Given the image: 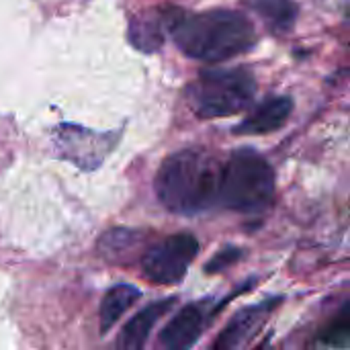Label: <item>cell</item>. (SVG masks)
Instances as JSON below:
<instances>
[{
  "label": "cell",
  "mask_w": 350,
  "mask_h": 350,
  "mask_svg": "<svg viewBox=\"0 0 350 350\" xmlns=\"http://www.w3.org/2000/svg\"><path fill=\"white\" fill-rule=\"evenodd\" d=\"M139 297H142V291L133 285H127V283H119L113 289H109L103 297L100 312H98L100 334H107Z\"/></svg>",
  "instance_id": "8fae6325"
},
{
  "label": "cell",
  "mask_w": 350,
  "mask_h": 350,
  "mask_svg": "<svg viewBox=\"0 0 350 350\" xmlns=\"http://www.w3.org/2000/svg\"><path fill=\"white\" fill-rule=\"evenodd\" d=\"M275 199V170L254 150H238L221 164L219 205L238 213H260Z\"/></svg>",
  "instance_id": "3957f363"
},
{
  "label": "cell",
  "mask_w": 350,
  "mask_h": 350,
  "mask_svg": "<svg viewBox=\"0 0 350 350\" xmlns=\"http://www.w3.org/2000/svg\"><path fill=\"white\" fill-rule=\"evenodd\" d=\"M256 10L273 29H289L295 21V6L291 0H258Z\"/></svg>",
  "instance_id": "5bb4252c"
},
{
  "label": "cell",
  "mask_w": 350,
  "mask_h": 350,
  "mask_svg": "<svg viewBox=\"0 0 350 350\" xmlns=\"http://www.w3.org/2000/svg\"><path fill=\"white\" fill-rule=\"evenodd\" d=\"M142 242H144V236L139 232L117 228V230H109L107 234H103L98 242V252L109 262H127L142 248Z\"/></svg>",
  "instance_id": "7c38bea8"
},
{
  "label": "cell",
  "mask_w": 350,
  "mask_h": 350,
  "mask_svg": "<svg viewBox=\"0 0 350 350\" xmlns=\"http://www.w3.org/2000/svg\"><path fill=\"white\" fill-rule=\"evenodd\" d=\"M293 113V100L289 96H271L256 105L246 119L234 129L238 135H267L279 131Z\"/></svg>",
  "instance_id": "ba28073f"
},
{
  "label": "cell",
  "mask_w": 350,
  "mask_h": 350,
  "mask_svg": "<svg viewBox=\"0 0 350 350\" xmlns=\"http://www.w3.org/2000/svg\"><path fill=\"white\" fill-rule=\"evenodd\" d=\"M199 254V240L193 234L168 236L142 254V273L150 283L176 285Z\"/></svg>",
  "instance_id": "5b68a950"
},
{
  "label": "cell",
  "mask_w": 350,
  "mask_h": 350,
  "mask_svg": "<svg viewBox=\"0 0 350 350\" xmlns=\"http://www.w3.org/2000/svg\"><path fill=\"white\" fill-rule=\"evenodd\" d=\"M170 37L185 55L205 64L230 62L250 51L256 43V31L250 18L228 8L195 14L183 12Z\"/></svg>",
  "instance_id": "7a4b0ae2"
},
{
  "label": "cell",
  "mask_w": 350,
  "mask_h": 350,
  "mask_svg": "<svg viewBox=\"0 0 350 350\" xmlns=\"http://www.w3.org/2000/svg\"><path fill=\"white\" fill-rule=\"evenodd\" d=\"M176 299H160L144 310H139L121 330L119 340H117V350H146V342L150 338V332L158 324L160 318H164L172 308Z\"/></svg>",
  "instance_id": "9c48e42d"
},
{
  "label": "cell",
  "mask_w": 350,
  "mask_h": 350,
  "mask_svg": "<svg viewBox=\"0 0 350 350\" xmlns=\"http://www.w3.org/2000/svg\"><path fill=\"white\" fill-rule=\"evenodd\" d=\"M254 350H271V338H267L262 345H258V347H256Z\"/></svg>",
  "instance_id": "2e32d148"
},
{
  "label": "cell",
  "mask_w": 350,
  "mask_h": 350,
  "mask_svg": "<svg viewBox=\"0 0 350 350\" xmlns=\"http://www.w3.org/2000/svg\"><path fill=\"white\" fill-rule=\"evenodd\" d=\"M240 258V250L238 248H224L221 252H217L207 265H205V273H219L226 271L230 265H234Z\"/></svg>",
  "instance_id": "9a60e30c"
},
{
  "label": "cell",
  "mask_w": 350,
  "mask_h": 350,
  "mask_svg": "<svg viewBox=\"0 0 350 350\" xmlns=\"http://www.w3.org/2000/svg\"><path fill=\"white\" fill-rule=\"evenodd\" d=\"M221 164L201 148L170 154L158 168L154 189L158 201L172 213L199 215L219 205Z\"/></svg>",
  "instance_id": "6da1fadb"
},
{
  "label": "cell",
  "mask_w": 350,
  "mask_h": 350,
  "mask_svg": "<svg viewBox=\"0 0 350 350\" xmlns=\"http://www.w3.org/2000/svg\"><path fill=\"white\" fill-rule=\"evenodd\" d=\"M271 308L273 304L269 301L244 308L228 322V326L219 332V336L211 342V347L207 350H238L246 342V338L262 324Z\"/></svg>",
  "instance_id": "30bf717a"
},
{
  "label": "cell",
  "mask_w": 350,
  "mask_h": 350,
  "mask_svg": "<svg viewBox=\"0 0 350 350\" xmlns=\"http://www.w3.org/2000/svg\"><path fill=\"white\" fill-rule=\"evenodd\" d=\"M183 12L176 6H158L135 14L129 23V41L139 51H158Z\"/></svg>",
  "instance_id": "52a82bcc"
},
{
  "label": "cell",
  "mask_w": 350,
  "mask_h": 350,
  "mask_svg": "<svg viewBox=\"0 0 350 350\" xmlns=\"http://www.w3.org/2000/svg\"><path fill=\"white\" fill-rule=\"evenodd\" d=\"M256 94V80L246 68L203 70L187 88V103L201 119L232 117L246 111Z\"/></svg>",
  "instance_id": "277c9868"
},
{
  "label": "cell",
  "mask_w": 350,
  "mask_h": 350,
  "mask_svg": "<svg viewBox=\"0 0 350 350\" xmlns=\"http://www.w3.org/2000/svg\"><path fill=\"white\" fill-rule=\"evenodd\" d=\"M213 312L207 301H195L178 310L158 336V350H191L205 332Z\"/></svg>",
  "instance_id": "8992f818"
},
{
  "label": "cell",
  "mask_w": 350,
  "mask_h": 350,
  "mask_svg": "<svg viewBox=\"0 0 350 350\" xmlns=\"http://www.w3.org/2000/svg\"><path fill=\"white\" fill-rule=\"evenodd\" d=\"M320 340L330 349H350V306L340 310L320 332Z\"/></svg>",
  "instance_id": "4fadbf2b"
}]
</instances>
